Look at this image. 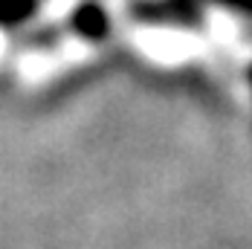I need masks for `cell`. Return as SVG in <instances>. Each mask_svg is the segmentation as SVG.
<instances>
[{
    "instance_id": "3957f363",
    "label": "cell",
    "mask_w": 252,
    "mask_h": 249,
    "mask_svg": "<svg viewBox=\"0 0 252 249\" xmlns=\"http://www.w3.org/2000/svg\"><path fill=\"white\" fill-rule=\"evenodd\" d=\"M38 6H41V0H0V26L21 24Z\"/></svg>"
},
{
    "instance_id": "7a4b0ae2",
    "label": "cell",
    "mask_w": 252,
    "mask_h": 249,
    "mask_svg": "<svg viewBox=\"0 0 252 249\" xmlns=\"http://www.w3.org/2000/svg\"><path fill=\"white\" fill-rule=\"evenodd\" d=\"M70 29L84 41H104L110 32V18L99 3H81L70 18Z\"/></svg>"
},
{
    "instance_id": "277c9868",
    "label": "cell",
    "mask_w": 252,
    "mask_h": 249,
    "mask_svg": "<svg viewBox=\"0 0 252 249\" xmlns=\"http://www.w3.org/2000/svg\"><path fill=\"white\" fill-rule=\"evenodd\" d=\"M215 3L229 6V9H235V12H247V15H252V0H215Z\"/></svg>"
},
{
    "instance_id": "5b68a950",
    "label": "cell",
    "mask_w": 252,
    "mask_h": 249,
    "mask_svg": "<svg viewBox=\"0 0 252 249\" xmlns=\"http://www.w3.org/2000/svg\"><path fill=\"white\" fill-rule=\"evenodd\" d=\"M250 78H252V73H250Z\"/></svg>"
},
{
    "instance_id": "6da1fadb",
    "label": "cell",
    "mask_w": 252,
    "mask_h": 249,
    "mask_svg": "<svg viewBox=\"0 0 252 249\" xmlns=\"http://www.w3.org/2000/svg\"><path fill=\"white\" fill-rule=\"evenodd\" d=\"M133 18L142 24H197V0H142L133 3Z\"/></svg>"
}]
</instances>
